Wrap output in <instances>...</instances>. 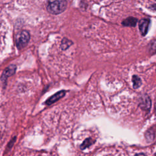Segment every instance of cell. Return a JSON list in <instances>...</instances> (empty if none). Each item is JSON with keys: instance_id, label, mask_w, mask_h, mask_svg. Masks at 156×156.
<instances>
[{"instance_id": "obj_13", "label": "cell", "mask_w": 156, "mask_h": 156, "mask_svg": "<svg viewBox=\"0 0 156 156\" xmlns=\"http://www.w3.org/2000/svg\"><path fill=\"white\" fill-rule=\"evenodd\" d=\"M15 140H16V136H14V137L12 138V140H10V142L9 143V144H8V145H7V147L9 148V149L11 148V147H12V146L13 145V144H14Z\"/></svg>"}, {"instance_id": "obj_6", "label": "cell", "mask_w": 156, "mask_h": 156, "mask_svg": "<svg viewBox=\"0 0 156 156\" xmlns=\"http://www.w3.org/2000/svg\"><path fill=\"white\" fill-rule=\"evenodd\" d=\"M65 94H66V91L65 90L59 91L55 93V94H54L52 96H50L44 102V104L47 105H50L54 104V102H57V101H58L60 99L62 98L63 96H65Z\"/></svg>"}, {"instance_id": "obj_15", "label": "cell", "mask_w": 156, "mask_h": 156, "mask_svg": "<svg viewBox=\"0 0 156 156\" xmlns=\"http://www.w3.org/2000/svg\"><path fill=\"white\" fill-rule=\"evenodd\" d=\"M155 156H156V153H155Z\"/></svg>"}, {"instance_id": "obj_1", "label": "cell", "mask_w": 156, "mask_h": 156, "mask_svg": "<svg viewBox=\"0 0 156 156\" xmlns=\"http://www.w3.org/2000/svg\"><path fill=\"white\" fill-rule=\"evenodd\" d=\"M66 0H48L46 9L49 13L52 15H58L63 13L66 9Z\"/></svg>"}, {"instance_id": "obj_2", "label": "cell", "mask_w": 156, "mask_h": 156, "mask_svg": "<svg viewBox=\"0 0 156 156\" xmlns=\"http://www.w3.org/2000/svg\"><path fill=\"white\" fill-rule=\"evenodd\" d=\"M30 36L29 32L26 30H23L16 35V44L18 49H21L26 46L30 40Z\"/></svg>"}, {"instance_id": "obj_10", "label": "cell", "mask_w": 156, "mask_h": 156, "mask_svg": "<svg viewBox=\"0 0 156 156\" xmlns=\"http://www.w3.org/2000/svg\"><path fill=\"white\" fill-rule=\"evenodd\" d=\"M94 141L91 138H86L83 141V143H82V144L80 145V147L82 150H83L87 147H88L89 146H90L91 145H92L93 143H94Z\"/></svg>"}, {"instance_id": "obj_3", "label": "cell", "mask_w": 156, "mask_h": 156, "mask_svg": "<svg viewBox=\"0 0 156 156\" xmlns=\"http://www.w3.org/2000/svg\"><path fill=\"white\" fill-rule=\"evenodd\" d=\"M16 70V66L15 65H10L7 67L3 71L1 76V80L5 84L7 82V79L13 76Z\"/></svg>"}, {"instance_id": "obj_7", "label": "cell", "mask_w": 156, "mask_h": 156, "mask_svg": "<svg viewBox=\"0 0 156 156\" xmlns=\"http://www.w3.org/2000/svg\"><path fill=\"white\" fill-rule=\"evenodd\" d=\"M138 20L134 17L129 16L125 20H124L122 22V24L124 26H129V27H135L136 24Z\"/></svg>"}, {"instance_id": "obj_16", "label": "cell", "mask_w": 156, "mask_h": 156, "mask_svg": "<svg viewBox=\"0 0 156 156\" xmlns=\"http://www.w3.org/2000/svg\"><path fill=\"white\" fill-rule=\"evenodd\" d=\"M155 1H156V0H155Z\"/></svg>"}, {"instance_id": "obj_8", "label": "cell", "mask_w": 156, "mask_h": 156, "mask_svg": "<svg viewBox=\"0 0 156 156\" xmlns=\"http://www.w3.org/2000/svg\"><path fill=\"white\" fill-rule=\"evenodd\" d=\"M73 44V41L66 38H63L61 41L60 48L62 50H66Z\"/></svg>"}, {"instance_id": "obj_5", "label": "cell", "mask_w": 156, "mask_h": 156, "mask_svg": "<svg viewBox=\"0 0 156 156\" xmlns=\"http://www.w3.org/2000/svg\"><path fill=\"white\" fill-rule=\"evenodd\" d=\"M150 23H151V21L148 18L141 19L139 21V23H138L139 30L142 36H145L147 34L149 28Z\"/></svg>"}, {"instance_id": "obj_12", "label": "cell", "mask_w": 156, "mask_h": 156, "mask_svg": "<svg viewBox=\"0 0 156 156\" xmlns=\"http://www.w3.org/2000/svg\"><path fill=\"white\" fill-rule=\"evenodd\" d=\"M149 52L151 54H156V40L153 41L151 43L149 46Z\"/></svg>"}, {"instance_id": "obj_14", "label": "cell", "mask_w": 156, "mask_h": 156, "mask_svg": "<svg viewBox=\"0 0 156 156\" xmlns=\"http://www.w3.org/2000/svg\"><path fill=\"white\" fill-rule=\"evenodd\" d=\"M135 156H146V155L143 153H138V154H135Z\"/></svg>"}, {"instance_id": "obj_11", "label": "cell", "mask_w": 156, "mask_h": 156, "mask_svg": "<svg viewBox=\"0 0 156 156\" xmlns=\"http://www.w3.org/2000/svg\"><path fill=\"white\" fill-rule=\"evenodd\" d=\"M145 137L147 141L151 142L154 139V132L152 130H147L145 133Z\"/></svg>"}, {"instance_id": "obj_9", "label": "cell", "mask_w": 156, "mask_h": 156, "mask_svg": "<svg viewBox=\"0 0 156 156\" xmlns=\"http://www.w3.org/2000/svg\"><path fill=\"white\" fill-rule=\"evenodd\" d=\"M132 81L133 83V88L134 89L138 88L139 87H140V86L142 84V81L141 79L140 78V77H138L136 75H133L132 76Z\"/></svg>"}, {"instance_id": "obj_4", "label": "cell", "mask_w": 156, "mask_h": 156, "mask_svg": "<svg viewBox=\"0 0 156 156\" xmlns=\"http://www.w3.org/2000/svg\"><path fill=\"white\" fill-rule=\"evenodd\" d=\"M139 107L144 111H149L151 107V101L147 94L141 96L139 99Z\"/></svg>"}]
</instances>
